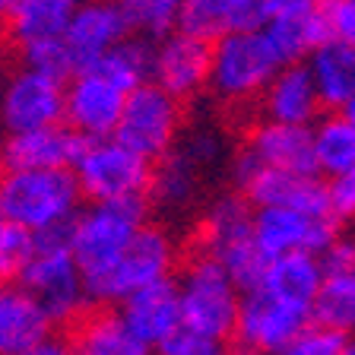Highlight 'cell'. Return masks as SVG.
Wrapping results in <instances>:
<instances>
[{
	"label": "cell",
	"mask_w": 355,
	"mask_h": 355,
	"mask_svg": "<svg viewBox=\"0 0 355 355\" xmlns=\"http://www.w3.org/2000/svg\"><path fill=\"white\" fill-rule=\"evenodd\" d=\"M38 248L22 273V286L48 308L54 324H73L92 304L86 288V273L73 254V219L54 229L35 232Z\"/></svg>",
	"instance_id": "obj_1"
},
{
	"label": "cell",
	"mask_w": 355,
	"mask_h": 355,
	"mask_svg": "<svg viewBox=\"0 0 355 355\" xmlns=\"http://www.w3.org/2000/svg\"><path fill=\"white\" fill-rule=\"evenodd\" d=\"M254 203L238 193H222L209 203L197 225V248L216 257L241 288L260 286L266 273V254L260 251L254 232Z\"/></svg>",
	"instance_id": "obj_2"
},
{
	"label": "cell",
	"mask_w": 355,
	"mask_h": 355,
	"mask_svg": "<svg viewBox=\"0 0 355 355\" xmlns=\"http://www.w3.org/2000/svg\"><path fill=\"white\" fill-rule=\"evenodd\" d=\"M83 197L86 193L73 168H7L0 178L3 219L19 222L32 232L76 219Z\"/></svg>",
	"instance_id": "obj_3"
},
{
	"label": "cell",
	"mask_w": 355,
	"mask_h": 355,
	"mask_svg": "<svg viewBox=\"0 0 355 355\" xmlns=\"http://www.w3.org/2000/svg\"><path fill=\"white\" fill-rule=\"evenodd\" d=\"M175 260L178 251L171 235L146 222L108 266L86 273L89 298H92V304H121L133 292H140L159 279H168L175 270Z\"/></svg>",
	"instance_id": "obj_4"
},
{
	"label": "cell",
	"mask_w": 355,
	"mask_h": 355,
	"mask_svg": "<svg viewBox=\"0 0 355 355\" xmlns=\"http://www.w3.org/2000/svg\"><path fill=\"white\" fill-rule=\"evenodd\" d=\"M178 286H181L184 327L225 343L235 336L244 288L232 279V273L219 260L197 251L184 263V270L178 276Z\"/></svg>",
	"instance_id": "obj_5"
},
{
	"label": "cell",
	"mask_w": 355,
	"mask_h": 355,
	"mask_svg": "<svg viewBox=\"0 0 355 355\" xmlns=\"http://www.w3.org/2000/svg\"><path fill=\"white\" fill-rule=\"evenodd\" d=\"M282 67L276 44L263 29L225 32L213 42V80L209 89L222 102H251Z\"/></svg>",
	"instance_id": "obj_6"
},
{
	"label": "cell",
	"mask_w": 355,
	"mask_h": 355,
	"mask_svg": "<svg viewBox=\"0 0 355 355\" xmlns=\"http://www.w3.org/2000/svg\"><path fill=\"white\" fill-rule=\"evenodd\" d=\"M149 222V197L92 200L73 219V254L83 273H96L124 251L130 238Z\"/></svg>",
	"instance_id": "obj_7"
},
{
	"label": "cell",
	"mask_w": 355,
	"mask_h": 355,
	"mask_svg": "<svg viewBox=\"0 0 355 355\" xmlns=\"http://www.w3.org/2000/svg\"><path fill=\"white\" fill-rule=\"evenodd\" d=\"M155 162L146 155L133 153L118 137H98L83 146L73 171L83 193L89 200H118V197H149Z\"/></svg>",
	"instance_id": "obj_8"
},
{
	"label": "cell",
	"mask_w": 355,
	"mask_h": 355,
	"mask_svg": "<svg viewBox=\"0 0 355 355\" xmlns=\"http://www.w3.org/2000/svg\"><path fill=\"white\" fill-rule=\"evenodd\" d=\"M178 133H181V98L171 96L155 80L127 92L124 114L114 130V137L124 146L159 162L175 149Z\"/></svg>",
	"instance_id": "obj_9"
},
{
	"label": "cell",
	"mask_w": 355,
	"mask_h": 355,
	"mask_svg": "<svg viewBox=\"0 0 355 355\" xmlns=\"http://www.w3.org/2000/svg\"><path fill=\"white\" fill-rule=\"evenodd\" d=\"M340 225L343 219L336 213H308L286 203L254 207V232L266 260L295 251L324 254L340 238Z\"/></svg>",
	"instance_id": "obj_10"
},
{
	"label": "cell",
	"mask_w": 355,
	"mask_h": 355,
	"mask_svg": "<svg viewBox=\"0 0 355 355\" xmlns=\"http://www.w3.org/2000/svg\"><path fill=\"white\" fill-rule=\"evenodd\" d=\"M314 320L308 308L288 304L266 292L263 286L244 288L241 292V311H238L235 340L244 349H257L266 355H279L298 333Z\"/></svg>",
	"instance_id": "obj_11"
},
{
	"label": "cell",
	"mask_w": 355,
	"mask_h": 355,
	"mask_svg": "<svg viewBox=\"0 0 355 355\" xmlns=\"http://www.w3.org/2000/svg\"><path fill=\"white\" fill-rule=\"evenodd\" d=\"M67 105V83H58L51 76L35 73L22 67L19 73L10 76L0 96V124L7 133L35 130V127L60 124Z\"/></svg>",
	"instance_id": "obj_12"
},
{
	"label": "cell",
	"mask_w": 355,
	"mask_h": 355,
	"mask_svg": "<svg viewBox=\"0 0 355 355\" xmlns=\"http://www.w3.org/2000/svg\"><path fill=\"white\" fill-rule=\"evenodd\" d=\"M153 80L181 102L193 98L213 80V42L203 35H193L187 29L168 32L155 44Z\"/></svg>",
	"instance_id": "obj_13"
},
{
	"label": "cell",
	"mask_w": 355,
	"mask_h": 355,
	"mask_svg": "<svg viewBox=\"0 0 355 355\" xmlns=\"http://www.w3.org/2000/svg\"><path fill=\"white\" fill-rule=\"evenodd\" d=\"M127 92L102 76L98 70H80L73 80L67 83V105L64 121L76 133L98 140V137H114L124 114Z\"/></svg>",
	"instance_id": "obj_14"
},
{
	"label": "cell",
	"mask_w": 355,
	"mask_h": 355,
	"mask_svg": "<svg viewBox=\"0 0 355 355\" xmlns=\"http://www.w3.org/2000/svg\"><path fill=\"white\" fill-rule=\"evenodd\" d=\"M130 32L133 26L127 19V10L121 0H83L64 32L67 48L73 54L76 73L96 67Z\"/></svg>",
	"instance_id": "obj_15"
},
{
	"label": "cell",
	"mask_w": 355,
	"mask_h": 355,
	"mask_svg": "<svg viewBox=\"0 0 355 355\" xmlns=\"http://www.w3.org/2000/svg\"><path fill=\"white\" fill-rule=\"evenodd\" d=\"M324 286L314 298V320L355 336V238H336L320 254Z\"/></svg>",
	"instance_id": "obj_16"
},
{
	"label": "cell",
	"mask_w": 355,
	"mask_h": 355,
	"mask_svg": "<svg viewBox=\"0 0 355 355\" xmlns=\"http://www.w3.org/2000/svg\"><path fill=\"white\" fill-rule=\"evenodd\" d=\"M83 146H86V137L76 133L67 121H60V124L35 127V130L7 133L0 149H3L7 168H73Z\"/></svg>",
	"instance_id": "obj_17"
},
{
	"label": "cell",
	"mask_w": 355,
	"mask_h": 355,
	"mask_svg": "<svg viewBox=\"0 0 355 355\" xmlns=\"http://www.w3.org/2000/svg\"><path fill=\"white\" fill-rule=\"evenodd\" d=\"M118 311L124 314L130 330L137 333L149 349H159L171 333H178L184 327L181 286H178V279H171V276L140 288V292H133V295H127L124 302L118 304Z\"/></svg>",
	"instance_id": "obj_18"
},
{
	"label": "cell",
	"mask_w": 355,
	"mask_h": 355,
	"mask_svg": "<svg viewBox=\"0 0 355 355\" xmlns=\"http://www.w3.org/2000/svg\"><path fill=\"white\" fill-rule=\"evenodd\" d=\"M51 333L54 318L29 288L22 282H0V355H16Z\"/></svg>",
	"instance_id": "obj_19"
},
{
	"label": "cell",
	"mask_w": 355,
	"mask_h": 355,
	"mask_svg": "<svg viewBox=\"0 0 355 355\" xmlns=\"http://www.w3.org/2000/svg\"><path fill=\"white\" fill-rule=\"evenodd\" d=\"M248 146L266 165L298 171V175H320L318 153H314V124H282V121L263 118L251 127Z\"/></svg>",
	"instance_id": "obj_20"
},
{
	"label": "cell",
	"mask_w": 355,
	"mask_h": 355,
	"mask_svg": "<svg viewBox=\"0 0 355 355\" xmlns=\"http://www.w3.org/2000/svg\"><path fill=\"white\" fill-rule=\"evenodd\" d=\"M260 98H263V118L282 124H314L324 111L314 76L304 60L282 64Z\"/></svg>",
	"instance_id": "obj_21"
},
{
	"label": "cell",
	"mask_w": 355,
	"mask_h": 355,
	"mask_svg": "<svg viewBox=\"0 0 355 355\" xmlns=\"http://www.w3.org/2000/svg\"><path fill=\"white\" fill-rule=\"evenodd\" d=\"M263 32L270 35V42L276 44L282 64L308 60L311 51H318L320 44L333 38L327 3H308V7L270 16V19L263 22Z\"/></svg>",
	"instance_id": "obj_22"
},
{
	"label": "cell",
	"mask_w": 355,
	"mask_h": 355,
	"mask_svg": "<svg viewBox=\"0 0 355 355\" xmlns=\"http://www.w3.org/2000/svg\"><path fill=\"white\" fill-rule=\"evenodd\" d=\"M266 19V0H184L178 29L216 42L225 32L263 29Z\"/></svg>",
	"instance_id": "obj_23"
},
{
	"label": "cell",
	"mask_w": 355,
	"mask_h": 355,
	"mask_svg": "<svg viewBox=\"0 0 355 355\" xmlns=\"http://www.w3.org/2000/svg\"><path fill=\"white\" fill-rule=\"evenodd\" d=\"M76 355H149V346L130 330L118 304H96L73 327Z\"/></svg>",
	"instance_id": "obj_24"
},
{
	"label": "cell",
	"mask_w": 355,
	"mask_h": 355,
	"mask_svg": "<svg viewBox=\"0 0 355 355\" xmlns=\"http://www.w3.org/2000/svg\"><path fill=\"white\" fill-rule=\"evenodd\" d=\"M260 286L266 292H273L276 298H282V302L314 311V298H318L320 286H324V260H320V254L311 251L273 257L266 263Z\"/></svg>",
	"instance_id": "obj_25"
},
{
	"label": "cell",
	"mask_w": 355,
	"mask_h": 355,
	"mask_svg": "<svg viewBox=\"0 0 355 355\" xmlns=\"http://www.w3.org/2000/svg\"><path fill=\"white\" fill-rule=\"evenodd\" d=\"M327 111H343L355 98V48L330 38L304 60Z\"/></svg>",
	"instance_id": "obj_26"
},
{
	"label": "cell",
	"mask_w": 355,
	"mask_h": 355,
	"mask_svg": "<svg viewBox=\"0 0 355 355\" xmlns=\"http://www.w3.org/2000/svg\"><path fill=\"white\" fill-rule=\"evenodd\" d=\"M83 0H16L7 19V35L16 48L38 38H58L67 32Z\"/></svg>",
	"instance_id": "obj_27"
},
{
	"label": "cell",
	"mask_w": 355,
	"mask_h": 355,
	"mask_svg": "<svg viewBox=\"0 0 355 355\" xmlns=\"http://www.w3.org/2000/svg\"><path fill=\"white\" fill-rule=\"evenodd\" d=\"M314 153L324 178H336L355 165V127L343 111H327L314 121Z\"/></svg>",
	"instance_id": "obj_28"
},
{
	"label": "cell",
	"mask_w": 355,
	"mask_h": 355,
	"mask_svg": "<svg viewBox=\"0 0 355 355\" xmlns=\"http://www.w3.org/2000/svg\"><path fill=\"white\" fill-rule=\"evenodd\" d=\"M153 58H155V44H149V38L143 35H127L121 44H114L96 67L102 76H108L111 83H118L124 92L143 86L153 80Z\"/></svg>",
	"instance_id": "obj_29"
},
{
	"label": "cell",
	"mask_w": 355,
	"mask_h": 355,
	"mask_svg": "<svg viewBox=\"0 0 355 355\" xmlns=\"http://www.w3.org/2000/svg\"><path fill=\"white\" fill-rule=\"evenodd\" d=\"M200 165L193 162L184 149H171L162 155L153 168V184H149V200L159 207H184L197 191Z\"/></svg>",
	"instance_id": "obj_30"
},
{
	"label": "cell",
	"mask_w": 355,
	"mask_h": 355,
	"mask_svg": "<svg viewBox=\"0 0 355 355\" xmlns=\"http://www.w3.org/2000/svg\"><path fill=\"white\" fill-rule=\"evenodd\" d=\"M127 10L133 32H140L149 42H159L181 26L184 0H121Z\"/></svg>",
	"instance_id": "obj_31"
},
{
	"label": "cell",
	"mask_w": 355,
	"mask_h": 355,
	"mask_svg": "<svg viewBox=\"0 0 355 355\" xmlns=\"http://www.w3.org/2000/svg\"><path fill=\"white\" fill-rule=\"evenodd\" d=\"M19 58L22 67H29L35 73L51 76L58 83H70L76 76V64H73V54L67 48V38H38V42H29L19 48Z\"/></svg>",
	"instance_id": "obj_32"
},
{
	"label": "cell",
	"mask_w": 355,
	"mask_h": 355,
	"mask_svg": "<svg viewBox=\"0 0 355 355\" xmlns=\"http://www.w3.org/2000/svg\"><path fill=\"white\" fill-rule=\"evenodd\" d=\"M38 238L19 222H0V282H19L26 266L32 263Z\"/></svg>",
	"instance_id": "obj_33"
},
{
	"label": "cell",
	"mask_w": 355,
	"mask_h": 355,
	"mask_svg": "<svg viewBox=\"0 0 355 355\" xmlns=\"http://www.w3.org/2000/svg\"><path fill=\"white\" fill-rule=\"evenodd\" d=\"M349 343L352 336L343 330H333L327 324H318V320H311L302 333H298L295 340L288 343L279 355H346Z\"/></svg>",
	"instance_id": "obj_34"
},
{
	"label": "cell",
	"mask_w": 355,
	"mask_h": 355,
	"mask_svg": "<svg viewBox=\"0 0 355 355\" xmlns=\"http://www.w3.org/2000/svg\"><path fill=\"white\" fill-rule=\"evenodd\" d=\"M159 355H232V352L225 346V340H216V336L197 333L191 327H181L159 346Z\"/></svg>",
	"instance_id": "obj_35"
},
{
	"label": "cell",
	"mask_w": 355,
	"mask_h": 355,
	"mask_svg": "<svg viewBox=\"0 0 355 355\" xmlns=\"http://www.w3.org/2000/svg\"><path fill=\"white\" fill-rule=\"evenodd\" d=\"M327 184H330V200H333L336 216L343 222L355 219V165L336 178H327Z\"/></svg>",
	"instance_id": "obj_36"
},
{
	"label": "cell",
	"mask_w": 355,
	"mask_h": 355,
	"mask_svg": "<svg viewBox=\"0 0 355 355\" xmlns=\"http://www.w3.org/2000/svg\"><path fill=\"white\" fill-rule=\"evenodd\" d=\"M327 13H330L333 38H340V42L355 48V0H330Z\"/></svg>",
	"instance_id": "obj_37"
},
{
	"label": "cell",
	"mask_w": 355,
	"mask_h": 355,
	"mask_svg": "<svg viewBox=\"0 0 355 355\" xmlns=\"http://www.w3.org/2000/svg\"><path fill=\"white\" fill-rule=\"evenodd\" d=\"M181 149L191 155L200 168H203V165H209V162H216V159H219V153H222L219 137H216V133H193V137Z\"/></svg>",
	"instance_id": "obj_38"
},
{
	"label": "cell",
	"mask_w": 355,
	"mask_h": 355,
	"mask_svg": "<svg viewBox=\"0 0 355 355\" xmlns=\"http://www.w3.org/2000/svg\"><path fill=\"white\" fill-rule=\"evenodd\" d=\"M16 355H76V349H73V340H64V336L51 333L48 340L35 343V346H29V349H22V352H16Z\"/></svg>",
	"instance_id": "obj_39"
},
{
	"label": "cell",
	"mask_w": 355,
	"mask_h": 355,
	"mask_svg": "<svg viewBox=\"0 0 355 355\" xmlns=\"http://www.w3.org/2000/svg\"><path fill=\"white\" fill-rule=\"evenodd\" d=\"M13 7H16V0H0V26H7V19H10V13H13Z\"/></svg>",
	"instance_id": "obj_40"
},
{
	"label": "cell",
	"mask_w": 355,
	"mask_h": 355,
	"mask_svg": "<svg viewBox=\"0 0 355 355\" xmlns=\"http://www.w3.org/2000/svg\"><path fill=\"white\" fill-rule=\"evenodd\" d=\"M343 114H346V118H349V124L355 127V98H352V102L346 105V108H343Z\"/></svg>",
	"instance_id": "obj_41"
},
{
	"label": "cell",
	"mask_w": 355,
	"mask_h": 355,
	"mask_svg": "<svg viewBox=\"0 0 355 355\" xmlns=\"http://www.w3.org/2000/svg\"><path fill=\"white\" fill-rule=\"evenodd\" d=\"M235 355H266V352H257V349H244L241 346V352H235Z\"/></svg>",
	"instance_id": "obj_42"
},
{
	"label": "cell",
	"mask_w": 355,
	"mask_h": 355,
	"mask_svg": "<svg viewBox=\"0 0 355 355\" xmlns=\"http://www.w3.org/2000/svg\"><path fill=\"white\" fill-rule=\"evenodd\" d=\"M3 168H7V162H3V149H0V178H3Z\"/></svg>",
	"instance_id": "obj_43"
},
{
	"label": "cell",
	"mask_w": 355,
	"mask_h": 355,
	"mask_svg": "<svg viewBox=\"0 0 355 355\" xmlns=\"http://www.w3.org/2000/svg\"><path fill=\"white\" fill-rule=\"evenodd\" d=\"M346 355H355V340L349 343V349H346Z\"/></svg>",
	"instance_id": "obj_44"
},
{
	"label": "cell",
	"mask_w": 355,
	"mask_h": 355,
	"mask_svg": "<svg viewBox=\"0 0 355 355\" xmlns=\"http://www.w3.org/2000/svg\"><path fill=\"white\" fill-rule=\"evenodd\" d=\"M0 222H3V207H0Z\"/></svg>",
	"instance_id": "obj_45"
},
{
	"label": "cell",
	"mask_w": 355,
	"mask_h": 355,
	"mask_svg": "<svg viewBox=\"0 0 355 355\" xmlns=\"http://www.w3.org/2000/svg\"><path fill=\"white\" fill-rule=\"evenodd\" d=\"M320 3H330V0H320Z\"/></svg>",
	"instance_id": "obj_46"
}]
</instances>
